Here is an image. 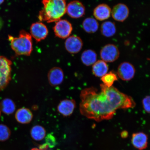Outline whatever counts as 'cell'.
Instances as JSON below:
<instances>
[{
	"label": "cell",
	"mask_w": 150,
	"mask_h": 150,
	"mask_svg": "<svg viewBox=\"0 0 150 150\" xmlns=\"http://www.w3.org/2000/svg\"><path fill=\"white\" fill-rule=\"evenodd\" d=\"M79 110L81 115L99 122L112 119L117 110L134 108L136 103L132 97L115 87L101 84L99 88L91 87L82 90Z\"/></svg>",
	"instance_id": "1"
},
{
	"label": "cell",
	"mask_w": 150,
	"mask_h": 150,
	"mask_svg": "<svg viewBox=\"0 0 150 150\" xmlns=\"http://www.w3.org/2000/svg\"><path fill=\"white\" fill-rule=\"evenodd\" d=\"M67 0H42V9L38 16L41 22H56L66 13Z\"/></svg>",
	"instance_id": "2"
},
{
	"label": "cell",
	"mask_w": 150,
	"mask_h": 150,
	"mask_svg": "<svg viewBox=\"0 0 150 150\" xmlns=\"http://www.w3.org/2000/svg\"><path fill=\"white\" fill-rule=\"evenodd\" d=\"M11 47L18 56L30 55L33 50L32 37L27 32L22 30L18 37L8 35Z\"/></svg>",
	"instance_id": "3"
},
{
	"label": "cell",
	"mask_w": 150,
	"mask_h": 150,
	"mask_svg": "<svg viewBox=\"0 0 150 150\" xmlns=\"http://www.w3.org/2000/svg\"><path fill=\"white\" fill-rule=\"evenodd\" d=\"M12 64L10 59L0 56V91L5 89L11 81Z\"/></svg>",
	"instance_id": "4"
},
{
	"label": "cell",
	"mask_w": 150,
	"mask_h": 150,
	"mask_svg": "<svg viewBox=\"0 0 150 150\" xmlns=\"http://www.w3.org/2000/svg\"><path fill=\"white\" fill-rule=\"evenodd\" d=\"M120 54L118 47L112 44L105 45L101 49L100 52L101 59L106 63L115 62L119 57Z\"/></svg>",
	"instance_id": "5"
},
{
	"label": "cell",
	"mask_w": 150,
	"mask_h": 150,
	"mask_svg": "<svg viewBox=\"0 0 150 150\" xmlns=\"http://www.w3.org/2000/svg\"><path fill=\"white\" fill-rule=\"evenodd\" d=\"M53 30L56 37L64 39L70 36L73 30V27L68 20L60 19L55 22Z\"/></svg>",
	"instance_id": "6"
},
{
	"label": "cell",
	"mask_w": 150,
	"mask_h": 150,
	"mask_svg": "<svg viewBox=\"0 0 150 150\" xmlns=\"http://www.w3.org/2000/svg\"><path fill=\"white\" fill-rule=\"evenodd\" d=\"M135 73L136 70L134 66L129 62H123L118 67V76L124 81L132 80L134 77Z\"/></svg>",
	"instance_id": "7"
},
{
	"label": "cell",
	"mask_w": 150,
	"mask_h": 150,
	"mask_svg": "<svg viewBox=\"0 0 150 150\" xmlns=\"http://www.w3.org/2000/svg\"><path fill=\"white\" fill-rule=\"evenodd\" d=\"M30 34L37 42H41L46 38L48 30L47 26L42 22H36L31 24Z\"/></svg>",
	"instance_id": "8"
},
{
	"label": "cell",
	"mask_w": 150,
	"mask_h": 150,
	"mask_svg": "<svg viewBox=\"0 0 150 150\" xmlns=\"http://www.w3.org/2000/svg\"><path fill=\"white\" fill-rule=\"evenodd\" d=\"M85 7L81 2L74 0L67 5L66 13L71 18H79L85 14Z\"/></svg>",
	"instance_id": "9"
},
{
	"label": "cell",
	"mask_w": 150,
	"mask_h": 150,
	"mask_svg": "<svg viewBox=\"0 0 150 150\" xmlns=\"http://www.w3.org/2000/svg\"><path fill=\"white\" fill-rule=\"evenodd\" d=\"M83 43L81 38L76 35H72L67 38L65 42L66 50L69 53L75 54L81 50Z\"/></svg>",
	"instance_id": "10"
},
{
	"label": "cell",
	"mask_w": 150,
	"mask_h": 150,
	"mask_svg": "<svg viewBox=\"0 0 150 150\" xmlns=\"http://www.w3.org/2000/svg\"><path fill=\"white\" fill-rule=\"evenodd\" d=\"M129 14L128 7L123 3L118 4L111 9V15L112 18L118 22L124 21L128 17Z\"/></svg>",
	"instance_id": "11"
},
{
	"label": "cell",
	"mask_w": 150,
	"mask_h": 150,
	"mask_svg": "<svg viewBox=\"0 0 150 150\" xmlns=\"http://www.w3.org/2000/svg\"><path fill=\"white\" fill-rule=\"evenodd\" d=\"M47 76L50 85L52 87H55L62 83L64 79V74L60 67H55L49 71Z\"/></svg>",
	"instance_id": "12"
},
{
	"label": "cell",
	"mask_w": 150,
	"mask_h": 150,
	"mask_svg": "<svg viewBox=\"0 0 150 150\" xmlns=\"http://www.w3.org/2000/svg\"><path fill=\"white\" fill-rule=\"evenodd\" d=\"M76 107V103L74 99H65L61 101L57 106L58 112L64 117L71 116Z\"/></svg>",
	"instance_id": "13"
},
{
	"label": "cell",
	"mask_w": 150,
	"mask_h": 150,
	"mask_svg": "<svg viewBox=\"0 0 150 150\" xmlns=\"http://www.w3.org/2000/svg\"><path fill=\"white\" fill-rule=\"evenodd\" d=\"M111 9L109 6L105 4H102L97 6L94 9L93 16L97 20L103 21L110 18Z\"/></svg>",
	"instance_id": "14"
},
{
	"label": "cell",
	"mask_w": 150,
	"mask_h": 150,
	"mask_svg": "<svg viewBox=\"0 0 150 150\" xmlns=\"http://www.w3.org/2000/svg\"><path fill=\"white\" fill-rule=\"evenodd\" d=\"M148 137L145 133L139 132L132 135L131 142L133 146L139 150L145 149L148 146Z\"/></svg>",
	"instance_id": "15"
},
{
	"label": "cell",
	"mask_w": 150,
	"mask_h": 150,
	"mask_svg": "<svg viewBox=\"0 0 150 150\" xmlns=\"http://www.w3.org/2000/svg\"><path fill=\"white\" fill-rule=\"evenodd\" d=\"M33 115L31 110L25 108L18 109L15 113V118L17 121L22 124H27L32 120Z\"/></svg>",
	"instance_id": "16"
},
{
	"label": "cell",
	"mask_w": 150,
	"mask_h": 150,
	"mask_svg": "<svg viewBox=\"0 0 150 150\" xmlns=\"http://www.w3.org/2000/svg\"><path fill=\"white\" fill-rule=\"evenodd\" d=\"M108 70L109 67L107 64L102 60L97 61L93 65V74L98 77H102L107 74Z\"/></svg>",
	"instance_id": "17"
},
{
	"label": "cell",
	"mask_w": 150,
	"mask_h": 150,
	"mask_svg": "<svg viewBox=\"0 0 150 150\" xmlns=\"http://www.w3.org/2000/svg\"><path fill=\"white\" fill-rule=\"evenodd\" d=\"M97 54L94 50H87L82 52L81 59L83 64L87 66L93 65L97 61Z\"/></svg>",
	"instance_id": "18"
},
{
	"label": "cell",
	"mask_w": 150,
	"mask_h": 150,
	"mask_svg": "<svg viewBox=\"0 0 150 150\" xmlns=\"http://www.w3.org/2000/svg\"><path fill=\"white\" fill-rule=\"evenodd\" d=\"M82 25L84 31L88 33H95L98 30L99 27L97 20L91 17L85 18L82 22Z\"/></svg>",
	"instance_id": "19"
},
{
	"label": "cell",
	"mask_w": 150,
	"mask_h": 150,
	"mask_svg": "<svg viewBox=\"0 0 150 150\" xmlns=\"http://www.w3.org/2000/svg\"><path fill=\"white\" fill-rule=\"evenodd\" d=\"M100 30L103 36L110 37L115 35L117 31V28L114 22L107 21L102 23L101 26Z\"/></svg>",
	"instance_id": "20"
},
{
	"label": "cell",
	"mask_w": 150,
	"mask_h": 150,
	"mask_svg": "<svg viewBox=\"0 0 150 150\" xmlns=\"http://www.w3.org/2000/svg\"><path fill=\"white\" fill-rule=\"evenodd\" d=\"M16 109V105L12 99L6 98L0 103V110L7 115L13 113Z\"/></svg>",
	"instance_id": "21"
},
{
	"label": "cell",
	"mask_w": 150,
	"mask_h": 150,
	"mask_svg": "<svg viewBox=\"0 0 150 150\" xmlns=\"http://www.w3.org/2000/svg\"><path fill=\"white\" fill-rule=\"evenodd\" d=\"M30 134L33 139L40 141L44 139L45 137L46 131L44 127L41 125H35L31 128Z\"/></svg>",
	"instance_id": "22"
},
{
	"label": "cell",
	"mask_w": 150,
	"mask_h": 150,
	"mask_svg": "<svg viewBox=\"0 0 150 150\" xmlns=\"http://www.w3.org/2000/svg\"><path fill=\"white\" fill-rule=\"evenodd\" d=\"M101 80L105 85L110 87L112 86L114 82L118 80V78L117 74L110 71L101 77Z\"/></svg>",
	"instance_id": "23"
},
{
	"label": "cell",
	"mask_w": 150,
	"mask_h": 150,
	"mask_svg": "<svg viewBox=\"0 0 150 150\" xmlns=\"http://www.w3.org/2000/svg\"><path fill=\"white\" fill-rule=\"evenodd\" d=\"M11 132L9 127L3 124H0V142H5L10 137Z\"/></svg>",
	"instance_id": "24"
},
{
	"label": "cell",
	"mask_w": 150,
	"mask_h": 150,
	"mask_svg": "<svg viewBox=\"0 0 150 150\" xmlns=\"http://www.w3.org/2000/svg\"><path fill=\"white\" fill-rule=\"evenodd\" d=\"M149 96H147L144 98L142 100V105L145 111L149 114L150 111Z\"/></svg>",
	"instance_id": "25"
},
{
	"label": "cell",
	"mask_w": 150,
	"mask_h": 150,
	"mask_svg": "<svg viewBox=\"0 0 150 150\" xmlns=\"http://www.w3.org/2000/svg\"><path fill=\"white\" fill-rule=\"evenodd\" d=\"M128 132L126 131H122L121 133V136L122 138H126L128 136Z\"/></svg>",
	"instance_id": "26"
},
{
	"label": "cell",
	"mask_w": 150,
	"mask_h": 150,
	"mask_svg": "<svg viewBox=\"0 0 150 150\" xmlns=\"http://www.w3.org/2000/svg\"><path fill=\"white\" fill-rule=\"evenodd\" d=\"M3 22L2 19L0 17V30L1 29V28H2L3 26Z\"/></svg>",
	"instance_id": "27"
},
{
	"label": "cell",
	"mask_w": 150,
	"mask_h": 150,
	"mask_svg": "<svg viewBox=\"0 0 150 150\" xmlns=\"http://www.w3.org/2000/svg\"><path fill=\"white\" fill-rule=\"evenodd\" d=\"M31 150H46L44 149H41L40 148V149H38V148H33V149H32Z\"/></svg>",
	"instance_id": "28"
},
{
	"label": "cell",
	"mask_w": 150,
	"mask_h": 150,
	"mask_svg": "<svg viewBox=\"0 0 150 150\" xmlns=\"http://www.w3.org/2000/svg\"><path fill=\"white\" fill-rule=\"evenodd\" d=\"M4 1V0H0V5H1L2 4H3Z\"/></svg>",
	"instance_id": "29"
},
{
	"label": "cell",
	"mask_w": 150,
	"mask_h": 150,
	"mask_svg": "<svg viewBox=\"0 0 150 150\" xmlns=\"http://www.w3.org/2000/svg\"><path fill=\"white\" fill-rule=\"evenodd\" d=\"M1 110H0V117H1Z\"/></svg>",
	"instance_id": "30"
}]
</instances>
